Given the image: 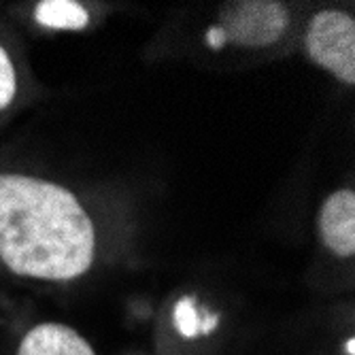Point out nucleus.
Listing matches in <instances>:
<instances>
[{
    "mask_svg": "<svg viewBox=\"0 0 355 355\" xmlns=\"http://www.w3.org/2000/svg\"><path fill=\"white\" fill-rule=\"evenodd\" d=\"M9 355H98V351L71 324L39 319L13 332Z\"/></svg>",
    "mask_w": 355,
    "mask_h": 355,
    "instance_id": "39448f33",
    "label": "nucleus"
},
{
    "mask_svg": "<svg viewBox=\"0 0 355 355\" xmlns=\"http://www.w3.org/2000/svg\"><path fill=\"white\" fill-rule=\"evenodd\" d=\"M26 19L32 28L43 32H79L87 30L98 19L101 9L81 0H39L30 3L26 9Z\"/></svg>",
    "mask_w": 355,
    "mask_h": 355,
    "instance_id": "0eeeda50",
    "label": "nucleus"
},
{
    "mask_svg": "<svg viewBox=\"0 0 355 355\" xmlns=\"http://www.w3.org/2000/svg\"><path fill=\"white\" fill-rule=\"evenodd\" d=\"M317 241L328 257L338 264H351L355 257V189L340 185L319 202Z\"/></svg>",
    "mask_w": 355,
    "mask_h": 355,
    "instance_id": "20e7f679",
    "label": "nucleus"
},
{
    "mask_svg": "<svg viewBox=\"0 0 355 355\" xmlns=\"http://www.w3.org/2000/svg\"><path fill=\"white\" fill-rule=\"evenodd\" d=\"M130 239L119 202L0 164V283L67 289L115 264Z\"/></svg>",
    "mask_w": 355,
    "mask_h": 355,
    "instance_id": "f257e3e1",
    "label": "nucleus"
},
{
    "mask_svg": "<svg viewBox=\"0 0 355 355\" xmlns=\"http://www.w3.org/2000/svg\"><path fill=\"white\" fill-rule=\"evenodd\" d=\"M317 69L343 87L355 85V15L347 5H328L306 13L296 39Z\"/></svg>",
    "mask_w": 355,
    "mask_h": 355,
    "instance_id": "7ed1b4c3",
    "label": "nucleus"
},
{
    "mask_svg": "<svg viewBox=\"0 0 355 355\" xmlns=\"http://www.w3.org/2000/svg\"><path fill=\"white\" fill-rule=\"evenodd\" d=\"M35 96V81L15 32L0 24V125L21 111Z\"/></svg>",
    "mask_w": 355,
    "mask_h": 355,
    "instance_id": "423d86ee",
    "label": "nucleus"
},
{
    "mask_svg": "<svg viewBox=\"0 0 355 355\" xmlns=\"http://www.w3.org/2000/svg\"><path fill=\"white\" fill-rule=\"evenodd\" d=\"M298 5L275 0L223 3L200 32V47L241 58H272L298 39Z\"/></svg>",
    "mask_w": 355,
    "mask_h": 355,
    "instance_id": "f03ea898",
    "label": "nucleus"
}]
</instances>
